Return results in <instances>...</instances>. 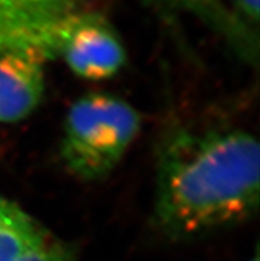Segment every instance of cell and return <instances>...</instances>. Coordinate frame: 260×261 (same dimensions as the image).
<instances>
[{"instance_id": "obj_1", "label": "cell", "mask_w": 260, "mask_h": 261, "mask_svg": "<svg viewBox=\"0 0 260 261\" xmlns=\"http://www.w3.org/2000/svg\"><path fill=\"white\" fill-rule=\"evenodd\" d=\"M260 147L241 127L173 125L155 149L153 218L162 235L194 239L259 208Z\"/></svg>"}, {"instance_id": "obj_2", "label": "cell", "mask_w": 260, "mask_h": 261, "mask_svg": "<svg viewBox=\"0 0 260 261\" xmlns=\"http://www.w3.org/2000/svg\"><path fill=\"white\" fill-rule=\"evenodd\" d=\"M141 127L138 112L109 93H88L70 105L63 123L60 156L85 182L108 176L119 166Z\"/></svg>"}, {"instance_id": "obj_3", "label": "cell", "mask_w": 260, "mask_h": 261, "mask_svg": "<svg viewBox=\"0 0 260 261\" xmlns=\"http://www.w3.org/2000/svg\"><path fill=\"white\" fill-rule=\"evenodd\" d=\"M101 0H0V55L11 50L59 57L66 27L75 17L97 12Z\"/></svg>"}, {"instance_id": "obj_4", "label": "cell", "mask_w": 260, "mask_h": 261, "mask_svg": "<svg viewBox=\"0 0 260 261\" xmlns=\"http://www.w3.org/2000/svg\"><path fill=\"white\" fill-rule=\"evenodd\" d=\"M59 56L76 76L93 81L115 76L126 61L121 37L99 11L70 21L60 43Z\"/></svg>"}, {"instance_id": "obj_5", "label": "cell", "mask_w": 260, "mask_h": 261, "mask_svg": "<svg viewBox=\"0 0 260 261\" xmlns=\"http://www.w3.org/2000/svg\"><path fill=\"white\" fill-rule=\"evenodd\" d=\"M44 61L31 50L0 55V122H20L39 108L45 92Z\"/></svg>"}, {"instance_id": "obj_6", "label": "cell", "mask_w": 260, "mask_h": 261, "mask_svg": "<svg viewBox=\"0 0 260 261\" xmlns=\"http://www.w3.org/2000/svg\"><path fill=\"white\" fill-rule=\"evenodd\" d=\"M166 21L191 16L210 28L246 63L256 65L259 35L251 32L234 16L224 0H145Z\"/></svg>"}, {"instance_id": "obj_7", "label": "cell", "mask_w": 260, "mask_h": 261, "mask_svg": "<svg viewBox=\"0 0 260 261\" xmlns=\"http://www.w3.org/2000/svg\"><path fill=\"white\" fill-rule=\"evenodd\" d=\"M45 242L39 224L19 205L0 196V261H17Z\"/></svg>"}, {"instance_id": "obj_8", "label": "cell", "mask_w": 260, "mask_h": 261, "mask_svg": "<svg viewBox=\"0 0 260 261\" xmlns=\"http://www.w3.org/2000/svg\"><path fill=\"white\" fill-rule=\"evenodd\" d=\"M17 261H76V257L68 245L46 240L39 248L28 252Z\"/></svg>"}, {"instance_id": "obj_9", "label": "cell", "mask_w": 260, "mask_h": 261, "mask_svg": "<svg viewBox=\"0 0 260 261\" xmlns=\"http://www.w3.org/2000/svg\"><path fill=\"white\" fill-rule=\"evenodd\" d=\"M260 0H228V8L251 32L259 35Z\"/></svg>"}, {"instance_id": "obj_10", "label": "cell", "mask_w": 260, "mask_h": 261, "mask_svg": "<svg viewBox=\"0 0 260 261\" xmlns=\"http://www.w3.org/2000/svg\"><path fill=\"white\" fill-rule=\"evenodd\" d=\"M250 261H259V251H255V253H254V256H252V258H251Z\"/></svg>"}]
</instances>
